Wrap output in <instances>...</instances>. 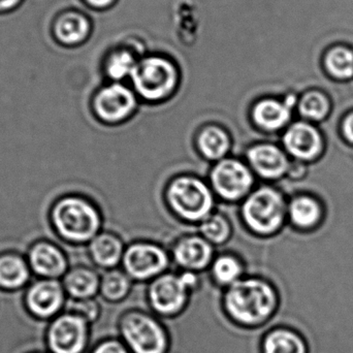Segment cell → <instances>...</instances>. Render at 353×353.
Masks as SVG:
<instances>
[{
	"instance_id": "obj_15",
	"label": "cell",
	"mask_w": 353,
	"mask_h": 353,
	"mask_svg": "<svg viewBox=\"0 0 353 353\" xmlns=\"http://www.w3.org/2000/svg\"><path fill=\"white\" fill-rule=\"evenodd\" d=\"M176 263L189 271L205 269L213 257L211 243L199 236L183 238L174 249Z\"/></svg>"
},
{
	"instance_id": "obj_16",
	"label": "cell",
	"mask_w": 353,
	"mask_h": 353,
	"mask_svg": "<svg viewBox=\"0 0 353 353\" xmlns=\"http://www.w3.org/2000/svg\"><path fill=\"white\" fill-rule=\"evenodd\" d=\"M62 299V290L57 282L43 281L31 288L28 305L35 314L50 316L61 306Z\"/></svg>"
},
{
	"instance_id": "obj_34",
	"label": "cell",
	"mask_w": 353,
	"mask_h": 353,
	"mask_svg": "<svg viewBox=\"0 0 353 353\" xmlns=\"http://www.w3.org/2000/svg\"><path fill=\"white\" fill-rule=\"evenodd\" d=\"M19 0H0V10L12 8Z\"/></svg>"
},
{
	"instance_id": "obj_20",
	"label": "cell",
	"mask_w": 353,
	"mask_h": 353,
	"mask_svg": "<svg viewBox=\"0 0 353 353\" xmlns=\"http://www.w3.org/2000/svg\"><path fill=\"white\" fill-rule=\"evenodd\" d=\"M91 254L97 265L113 268L123 259L124 250L121 240L113 234H101L93 239Z\"/></svg>"
},
{
	"instance_id": "obj_2",
	"label": "cell",
	"mask_w": 353,
	"mask_h": 353,
	"mask_svg": "<svg viewBox=\"0 0 353 353\" xmlns=\"http://www.w3.org/2000/svg\"><path fill=\"white\" fill-rule=\"evenodd\" d=\"M242 214L245 223L253 232L263 236L275 234L285 219V201L275 188L261 187L247 197Z\"/></svg>"
},
{
	"instance_id": "obj_23",
	"label": "cell",
	"mask_w": 353,
	"mask_h": 353,
	"mask_svg": "<svg viewBox=\"0 0 353 353\" xmlns=\"http://www.w3.org/2000/svg\"><path fill=\"white\" fill-rule=\"evenodd\" d=\"M299 113L305 119L321 122L327 119L332 109L331 99L323 90L307 91L298 101Z\"/></svg>"
},
{
	"instance_id": "obj_33",
	"label": "cell",
	"mask_w": 353,
	"mask_h": 353,
	"mask_svg": "<svg viewBox=\"0 0 353 353\" xmlns=\"http://www.w3.org/2000/svg\"><path fill=\"white\" fill-rule=\"evenodd\" d=\"M87 1L91 6H97V8H105V6H110L114 0H87Z\"/></svg>"
},
{
	"instance_id": "obj_26",
	"label": "cell",
	"mask_w": 353,
	"mask_h": 353,
	"mask_svg": "<svg viewBox=\"0 0 353 353\" xmlns=\"http://www.w3.org/2000/svg\"><path fill=\"white\" fill-rule=\"evenodd\" d=\"M88 21L80 14H68L58 23V37L66 43H80L88 34Z\"/></svg>"
},
{
	"instance_id": "obj_11",
	"label": "cell",
	"mask_w": 353,
	"mask_h": 353,
	"mask_svg": "<svg viewBox=\"0 0 353 353\" xmlns=\"http://www.w3.org/2000/svg\"><path fill=\"white\" fill-rule=\"evenodd\" d=\"M137 107L134 93L121 84H112L101 89L94 99L97 116L105 122L123 121Z\"/></svg>"
},
{
	"instance_id": "obj_13",
	"label": "cell",
	"mask_w": 353,
	"mask_h": 353,
	"mask_svg": "<svg viewBox=\"0 0 353 353\" xmlns=\"http://www.w3.org/2000/svg\"><path fill=\"white\" fill-rule=\"evenodd\" d=\"M86 342V325L80 317L58 319L50 332V343L55 353H80Z\"/></svg>"
},
{
	"instance_id": "obj_31",
	"label": "cell",
	"mask_w": 353,
	"mask_h": 353,
	"mask_svg": "<svg viewBox=\"0 0 353 353\" xmlns=\"http://www.w3.org/2000/svg\"><path fill=\"white\" fill-rule=\"evenodd\" d=\"M342 136L345 139L346 142L353 146V111L350 112L344 117L341 124Z\"/></svg>"
},
{
	"instance_id": "obj_6",
	"label": "cell",
	"mask_w": 353,
	"mask_h": 353,
	"mask_svg": "<svg viewBox=\"0 0 353 353\" xmlns=\"http://www.w3.org/2000/svg\"><path fill=\"white\" fill-rule=\"evenodd\" d=\"M214 190L228 201L242 199L250 191L254 179L250 169L238 159L219 161L211 172Z\"/></svg>"
},
{
	"instance_id": "obj_22",
	"label": "cell",
	"mask_w": 353,
	"mask_h": 353,
	"mask_svg": "<svg viewBox=\"0 0 353 353\" xmlns=\"http://www.w3.org/2000/svg\"><path fill=\"white\" fill-rule=\"evenodd\" d=\"M197 146L205 159L222 161L230 151V140L228 132L218 126H207L199 132Z\"/></svg>"
},
{
	"instance_id": "obj_14",
	"label": "cell",
	"mask_w": 353,
	"mask_h": 353,
	"mask_svg": "<svg viewBox=\"0 0 353 353\" xmlns=\"http://www.w3.org/2000/svg\"><path fill=\"white\" fill-rule=\"evenodd\" d=\"M298 99L292 95L284 101L277 99H263L253 108L252 117L261 130L275 132L281 130L292 118V109Z\"/></svg>"
},
{
	"instance_id": "obj_30",
	"label": "cell",
	"mask_w": 353,
	"mask_h": 353,
	"mask_svg": "<svg viewBox=\"0 0 353 353\" xmlns=\"http://www.w3.org/2000/svg\"><path fill=\"white\" fill-rule=\"evenodd\" d=\"M138 62L128 51L116 52L110 57L107 63V72L113 80H122L132 77Z\"/></svg>"
},
{
	"instance_id": "obj_21",
	"label": "cell",
	"mask_w": 353,
	"mask_h": 353,
	"mask_svg": "<svg viewBox=\"0 0 353 353\" xmlns=\"http://www.w3.org/2000/svg\"><path fill=\"white\" fill-rule=\"evenodd\" d=\"M30 261L35 272L48 277L61 275L66 267L65 259L61 252L49 244L35 246L31 252Z\"/></svg>"
},
{
	"instance_id": "obj_1",
	"label": "cell",
	"mask_w": 353,
	"mask_h": 353,
	"mask_svg": "<svg viewBox=\"0 0 353 353\" xmlns=\"http://www.w3.org/2000/svg\"><path fill=\"white\" fill-rule=\"evenodd\" d=\"M277 306V294L263 280H239L226 292L228 312L232 319L245 325H257L267 321Z\"/></svg>"
},
{
	"instance_id": "obj_4",
	"label": "cell",
	"mask_w": 353,
	"mask_h": 353,
	"mask_svg": "<svg viewBox=\"0 0 353 353\" xmlns=\"http://www.w3.org/2000/svg\"><path fill=\"white\" fill-rule=\"evenodd\" d=\"M54 222L64 238L74 242L94 239L101 226L97 210L77 197H68L57 203L54 210Z\"/></svg>"
},
{
	"instance_id": "obj_25",
	"label": "cell",
	"mask_w": 353,
	"mask_h": 353,
	"mask_svg": "<svg viewBox=\"0 0 353 353\" xmlns=\"http://www.w3.org/2000/svg\"><path fill=\"white\" fill-rule=\"evenodd\" d=\"M28 279L26 265L18 257L0 259V285L14 288L22 286Z\"/></svg>"
},
{
	"instance_id": "obj_28",
	"label": "cell",
	"mask_w": 353,
	"mask_h": 353,
	"mask_svg": "<svg viewBox=\"0 0 353 353\" xmlns=\"http://www.w3.org/2000/svg\"><path fill=\"white\" fill-rule=\"evenodd\" d=\"M214 277L219 283L232 284L239 281L242 275L243 268L240 261L230 255H223L216 259L213 263Z\"/></svg>"
},
{
	"instance_id": "obj_7",
	"label": "cell",
	"mask_w": 353,
	"mask_h": 353,
	"mask_svg": "<svg viewBox=\"0 0 353 353\" xmlns=\"http://www.w3.org/2000/svg\"><path fill=\"white\" fill-rule=\"evenodd\" d=\"M122 333L136 353H163L167 346L165 333L157 321L145 315H128L122 323Z\"/></svg>"
},
{
	"instance_id": "obj_9",
	"label": "cell",
	"mask_w": 353,
	"mask_h": 353,
	"mask_svg": "<svg viewBox=\"0 0 353 353\" xmlns=\"http://www.w3.org/2000/svg\"><path fill=\"white\" fill-rule=\"evenodd\" d=\"M122 261L130 277L143 280L155 277L165 271L169 265V256L157 245L137 243L124 251Z\"/></svg>"
},
{
	"instance_id": "obj_18",
	"label": "cell",
	"mask_w": 353,
	"mask_h": 353,
	"mask_svg": "<svg viewBox=\"0 0 353 353\" xmlns=\"http://www.w3.org/2000/svg\"><path fill=\"white\" fill-rule=\"evenodd\" d=\"M323 212L321 203L310 195H296L288 205V215L294 228L309 230L316 228Z\"/></svg>"
},
{
	"instance_id": "obj_32",
	"label": "cell",
	"mask_w": 353,
	"mask_h": 353,
	"mask_svg": "<svg viewBox=\"0 0 353 353\" xmlns=\"http://www.w3.org/2000/svg\"><path fill=\"white\" fill-rule=\"evenodd\" d=\"M94 353H128V352L118 342H107L99 346Z\"/></svg>"
},
{
	"instance_id": "obj_5",
	"label": "cell",
	"mask_w": 353,
	"mask_h": 353,
	"mask_svg": "<svg viewBox=\"0 0 353 353\" xmlns=\"http://www.w3.org/2000/svg\"><path fill=\"white\" fill-rule=\"evenodd\" d=\"M132 80L139 95L148 101H161L176 88L178 72L169 60L149 57L137 63Z\"/></svg>"
},
{
	"instance_id": "obj_17",
	"label": "cell",
	"mask_w": 353,
	"mask_h": 353,
	"mask_svg": "<svg viewBox=\"0 0 353 353\" xmlns=\"http://www.w3.org/2000/svg\"><path fill=\"white\" fill-rule=\"evenodd\" d=\"M265 353H309L306 338L299 330L280 327L265 337Z\"/></svg>"
},
{
	"instance_id": "obj_27",
	"label": "cell",
	"mask_w": 353,
	"mask_h": 353,
	"mask_svg": "<svg viewBox=\"0 0 353 353\" xmlns=\"http://www.w3.org/2000/svg\"><path fill=\"white\" fill-rule=\"evenodd\" d=\"M201 232L203 238L211 244H223L230 238L232 228L224 216L215 214L210 215L201 222Z\"/></svg>"
},
{
	"instance_id": "obj_10",
	"label": "cell",
	"mask_w": 353,
	"mask_h": 353,
	"mask_svg": "<svg viewBox=\"0 0 353 353\" xmlns=\"http://www.w3.org/2000/svg\"><path fill=\"white\" fill-rule=\"evenodd\" d=\"M285 150L299 161H316L323 150V140L319 128L305 121H296L283 136Z\"/></svg>"
},
{
	"instance_id": "obj_24",
	"label": "cell",
	"mask_w": 353,
	"mask_h": 353,
	"mask_svg": "<svg viewBox=\"0 0 353 353\" xmlns=\"http://www.w3.org/2000/svg\"><path fill=\"white\" fill-rule=\"evenodd\" d=\"M68 292L77 298H87L97 292L99 278L94 272L86 269L72 271L65 280Z\"/></svg>"
},
{
	"instance_id": "obj_3",
	"label": "cell",
	"mask_w": 353,
	"mask_h": 353,
	"mask_svg": "<svg viewBox=\"0 0 353 353\" xmlns=\"http://www.w3.org/2000/svg\"><path fill=\"white\" fill-rule=\"evenodd\" d=\"M168 199L172 209L183 219L203 221L211 215L214 197L211 189L199 178L179 176L168 189Z\"/></svg>"
},
{
	"instance_id": "obj_8",
	"label": "cell",
	"mask_w": 353,
	"mask_h": 353,
	"mask_svg": "<svg viewBox=\"0 0 353 353\" xmlns=\"http://www.w3.org/2000/svg\"><path fill=\"white\" fill-rule=\"evenodd\" d=\"M196 278L193 274L181 276L163 275L153 282L150 288V299L153 307L163 314H171L184 306L187 290L194 285Z\"/></svg>"
},
{
	"instance_id": "obj_12",
	"label": "cell",
	"mask_w": 353,
	"mask_h": 353,
	"mask_svg": "<svg viewBox=\"0 0 353 353\" xmlns=\"http://www.w3.org/2000/svg\"><path fill=\"white\" fill-rule=\"evenodd\" d=\"M251 168L263 179L277 180L288 173L290 163L286 153L273 144H259L247 153Z\"/></svg>"
},
{
	"instance_id": "obj_19",
	"label": "cell",
	"mask_w": 353,
	"mask_h": 353,
	"mask_svg": "<svg viewBox=\"0 0 353 353\" xmlns=\"http://www.w3.org/2000/svg\"><path fill=\"white\" fill-rule=\"evenodd\" d=\"M323 65L330 78L350 82L353 80V50L341 43L333 46L323 55Z\"/></svg>"
},
{
	"instance_id": "obj_29",
	"label": "cell",
	"mask_w": 353,
	"mask_h": 353,
	"mask_svg": "<svg viewBox=\"0 0 353 353\" xmlns=\"http://www.w3.org/2000/svg\"><path fill=\"white\" fill-rule=\"evenodd\" d=\"M130 281L128 275L114 270L103 277L101 290L103 296L111 301H118L130 292Z\"/></svg>"
}]
</instances>
